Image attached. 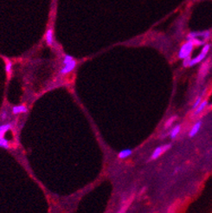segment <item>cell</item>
Segmentation results:
<instances>
[{"mask_svg":"<svg viewBox=\"0 0 212 213\" xmlns=\"http://www.w3.org/2000/svg\"><path fill=\"white\" fill-rule=\"evenodd\" d=\"M0 147L1 148H4V149H8L9 148V141L5 138H0Z\"/></svg>","mask_w":212,"mask_h":213,"instance_id":"cell-14","label":"cell"},{"mask_svg":"<svg viewBox=\"0 0 212 213\" xmlns=\"http://www.w3.org/2000/svg\"><path fill=\"white\" fill-rule=\"evenodd\" d=\"M203 38V40H206L210 37V32L209 31H202V32H191L188 36L187 39H191V38Z\"/></svg>","mask_w":212,"mask_h":213,"instance_id":"cell-6","label":"cell"},{"mask_svg":"<svg viewBox=\"0 0 212 213\" xmlns=\"http://www.w3.org/2000/svg\"><path fill=\"white\" fill-rule=\"evenodd\" d=\"M187 40H190L193 43L194 45H203L205 43H204V40L203 39H200V38H191V39H187Z\"/></svg>","mask_w":212,"mask_h":213,"instance_id":"cell-15","label":"cell"},{"mask_svg":"<svg viewBox=\"0 0 212 213\" xmlns=\"http://www.w3.org/2000/svg\"><path fill=\"white\" fill-rule=\"evenodd\" d=\"M12 70H13V64H12V62L10 60L6 61V62H5V71H6V74L8 76H11V73H12Z\"/></svg>","mask_w":212,"mask_h":213,"instance_id":"cell-13","label":"cell"},{"mask_svg":"<svg viewBox=\"0 0 212 213\" xmlns=\"http://www.w3.org/2000/svg\"><path fill=\"white\" fill-rule=\"evenodd\" d=\"M7 117H8V114H7L6 110H3V111L1 112V114H0V119H1V121H2V122L5 121V120L7 119Z\"/></svg>","mask_w":212,"mask_h":213,"instance_id":"cell-17","label":"cell"},{"mask_svg":"<svg viewBox=\"0 0 212 213\" xmlns=\"http://www.w3.org/2000/svg\"><path fill=\"white\" fill-rule=\"evenodd\" d=\"M201 101H202V96H199L198 98H197V100H196V101L194 102V105H193V108H194V109H196L197 106H198V105L202 102Z\"/></svg>","mask_w":212,"mask_h":213,"instance_id":"cell-18","label":"cell"},{"mask_svg":"<svg viewBox=\"0 0 212 213\" xmlns=\"http://www.w3.org/2000/svg\"><path fill=\"white\" fill-rule=\"evenodd\" d=\"M44 39H45L47 45L49 47H53L55 44V33L54 30L50 27L46 31L45 36H44Z\"/></svg>","mask_w":212,"mask_h":213,"instance_id":"cell-5","label":"cell"},{"mask_svg":"<svg viewBox=\"0 0 212 213\" xmlns=\"http://www.w3.org/2000/svg\"><path fill=\"white\" fill-rule=\"evenodd\" d=\"M201 126H202V122H200V121L197 122L196 124H194V126L191 127V129L190 132H189V136H190V137L195 136L197 133L199 132V130H200V128H201Z\"/></svg>","mask_w":212,"mask_h":213,"instance_id":"cell-8","label":"cell"},{"mask_svg":"<svg viewBox=\"0 0 212 213\" xmlns=\"http://www.w3.org/2000/svg\"><path fill=\"white\" fill-rule=\"evenodd\" d=\"M191 56H188L183 59V66L184 67H189L190 66V61H191Z\"/></svg>","mask_w":212,"mask_h":213,"instance_id":"cell-19","label":"cell"},{"mask_svg":"<svg viewBox=\"0 0 212 213\" xmlns=\"http://www.w3.org/2000/svg\"><path fill=\"white\" fill-rule=\"evenodd\" d=\"M180 131H181V127H180V125H177V126H175V127L171 129V133H170V136H171V139H175V138L179 134Z\"/></svg>","mask_w":212,"mask_h":213,"instance_id":"cell-12","label":"cell"},{"mask_svg":"<svg viewBox=\"0 0 212 213\" xmlns=\"http://www.w3.org/2000/svg\"><path fill=\"white\" fill-rule=\"evenodd\" d=\"M77 66V61L68 54H64L61 56V66L59 70V75L61 76L70 74L76 69Z\"/></svg>","mask_w":212,"mask_h":213,"instance_id":"cell-1","label":"cell"},{"mask_svg":"<svg viewBox=\"0 0 212 213\" xmlns=\"http://www.w3.org/2000/svg\"><path fill=\"white\" fill-rule=\"evenodd\" d=\"M12 127H13V125L11 123H5L3 125H0V138L3 137L6 132L11 130L12 128Z\"/></svg>","mask_w":212,"mask_h":213,"instance_id":"cell-9","label":"cell"},{"mask_svg":"<svg viewBox=\"0 0 212 213\" xmlns=\"http://www.w3.org/2000/svg\"><path fill=\"white\" fill-rule=\"evenodd\" d=\"M176 119H177V117L176 116H172V117H171L170 119H168L167 120V122H166V125H165V127H171V126L173 124V122L176 121Z\"/></svg>","mask_w":212,"mask_h":213,"instance_id":"cell-16","label":"cell"},{"mask_svg":"<svg viewBox=\"0 0 212 213\" xmlns=\"http://www.w3.org/2000/svg\"><path fill=\"white\" fill-rule=\"evenodd\" d=\"M210 48H211L210 44H205V45L203 46V48L202 49L201 53H200V54H199L197 56H196L195 58L191 59V61H190V66H189V67L194 66V65H196V64H197V63H199L200 61H203V60L205 58V56H206L207 53L209 52Z\"/></svg>","mask_w":212,"mask_h":213,"instance_id":"cell-3","label":"cell"},{"mask_svg":"<svg viewBox=\"0 0 212 213\" xmlns=\"http://www.w3.org/2000/svg\"><path fill=\"white\" fill-rule=\"evenodd\" d=\"M193 46L194 44L191 41L187 40V42L182 45L181 49L178 52V57L181 59H184L188 56H191V54L193 49Z\"/></svg>","mask_w":212,"mask_h":213,"instance_id":"cell-2","label":"cell"},{"mask_svg":"<svg viewBox=\"0 0 212 213\" xmlns=\"http://www.w3.org/2000/svg\"><path fill=\"white\" fill-rule=\"evenodd\" d=\"M132 153H133V150L132 149H129V148L123 149V150H121V152L118 153V157H119V159H126L129 156H131Z\"/></svg>","mask_w":212,"mask_h":213,"instance_id":"cell-10","label":"cell"},{"mask_svg":"<svg viewBox=\"0 0 212 213\" xmlns=\"http://www.w3.org/2000/svg\"><path fill=\"white\" fill-rule=\"evenodd\" d=\"M12 114H24L27 112V107L24 105H17V106H14L12 107Z\"/></svg>","mask_w":212,"mask_h":213,"instance_id":"cell-7","label":"cell"},{"mask_svg":"<svg viewBox=\"0 0 212 213\" xmlns=\"http://www.w3.org/2000/svg\"><path fill=\"white\" fill-rule=\"evenodd\" d=\"M170 147H171V145H169V144L158 147L153 151V152H152L151 159H158V158L159 156H161L164 152H166L167 150H169Z\"/></svg>","mask_w":212,"mask_h":213,"instance_id":"cell-4","label":"cell"},{"mask_svg":"<svg viewBox=\"0 0 212 213\" xmlns=\"http://www.w3.org/2000/svg\"><path fill=\"white\" fill-rule=\"evenodd\" d=\"M208 106V101H202L198 106H197V108L195 109V112H194V114L195 115H197V114H199L200 113H202L204 109H205V107Z\"/></svg>","mask_w":212,"mask_h":213,"instance_id":"cell-11","label":"cell"}]
</instances>
